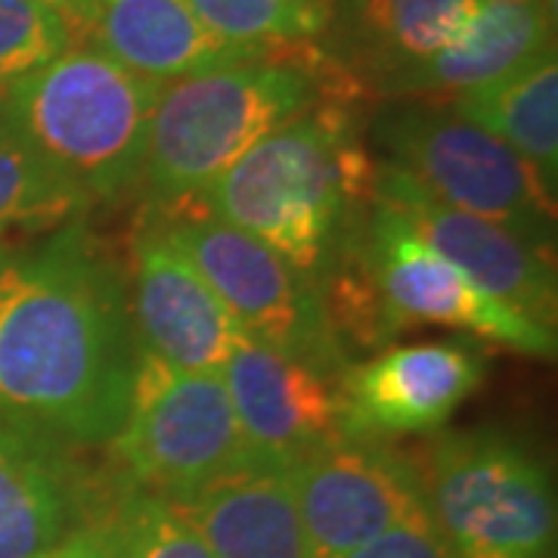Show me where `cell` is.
I'll return each instance as SVG.
<instances>
[{
  "instance_id": "obj_1",
  "label": "cell",
  "mask_w": 558,
  "mask_h": 558,
  "mask_svg": "<svg viewBox=\"0 0 558 558\" xmlns=\"http://www.w3.org/2000/svg\"><path fill=\"white\" fill-rule=\"evenodd\" d=\"M140 341L119 260L72 220L0 270V416L65 444H109Z\"/></svg>"
},
{
  "instance_id": "obj_2",
  "label": "cell",
  "mask_w": 558,
  "mask_h": 558,
  "mask_svg": "<svg viewBox=\"0 0 558 558\" xmlns=\"http://www.w3.org/2000/svg\"><path fill=\"white\" fill-rule=\"evenodd\" d=\"M373 186L376 159L360 140L354 106L326 100L258 140L202 202L319 289Z\"/></svg>"
},
{
  "instance_id": "obj_3",
  "label": "cell",
  "mask_w": 558,
  "mask_h": 558,
  "mask_svg": "<svg viewBox=\"0 0 558 558\" xmlns=\"http://www.w3.org/2000/svg\"><path fill=\"white\" fill-rule=\"evenodd\" d=\"M360 94L314 44L282 47L165 84L149 119L143 178L168 208L196 202L258 140L326 100Z\"/></svg>"
},
{
  "instance_id": "obj_4",
  "label": "cell",
  "mask_w": 558,
  "mask_h": 558,
  "mask_svg": "<svg viewBox=\"0 0 558 558\" xmlns=\"http://www.w3.org/2000/svg\"><path fill=\"white\" fill-rule=\"evenodd\" d=\"M165 84L90 44L0 87V134L87 202L119 199L143 178L149 119Z\"/></svg>"
},
{
  "instance_id": "obj_5",
  "label": "cell",
  "mask_w": 558,
  "mask_h": 558,
  "mask_svg": "<svg viewBox=\"0 0 558 558\" xmlns=\"http://www.w3.org/2000/svg\"><path fill=\"white\" fill-rule=\"evenodd\" d=\"M369 146L435 199L512 230L543 255L556 248V193L502 140L450 102L388 100L369 119Z\"/></svg>"
},
{
  "instance_id": "obj_6",
  "label": "cell",
  "mask_w": 558,
  "mask_h": 558,
  "mask_svg": "<svg viewBox=\"0 0 558 558\" xmlns=\"http://www.w3.org/2000/svg\"><path fill=\"white\" fill-rule=\"evenodd\" d=\"M425 499L438 534L459 558H553L556 494L527 447L494 432L435 440Z\"/></svg>"
},
{
  "instance_id": "obj_7",
  "label": "cell",
  "mask_w": 558,
  "mask_h": 558,
  "mask_svg": "<svg viewBox=\"0 0 558 558\" xmlns=\"http://www.w3.org/2000/svg\"><path fill=\"white\" fill-rule=\"evenodd\" d=\"M109 444L124 478L171 502L248 465L220 373H183L143 351L128 413Z\"/></svg>"
},
{
  "instance_id": "obj_8",
  "label": "cell",
  "mask_w": 558,
  "mask_h": 558,
  "mask_svg": "<svg viewBox=\"0 0 558 558\" xmlns=\"http://www.w3.org/2000/svg\"><path fill=\"white\" fill-rule=\"evenodd\" d=\"M161 227L208 279L248 339L329 379L344 376L348 354L319 289L270 245L193 208H171Z\"/></svg>"
},
{
  "instance_id": "obj_9",
  "label": "cell",
  "mask_w": 558,
  "mask_h": 558,
  "mask_svg": "<svg viewBox=\"0 0 558 558\" xmlns=\"http://www.w3.org/2000/svg\"><path fill=\"white\" fill-rule=\"evenodd\" d=\"M348 242L398 332L413 323H428L527 357H556V329H546L487 295L428 242L418 240L388 205L369 202L351 223Z\"/></svg>"
},
{
  "instance_id": "obj_10",
  "label": "cell",
  "mask_w": 558,
  "mask_h": 558,
  "mask_svg": "<svg viewBox=\"0 0 558 558\" xmlns=\"http://www.w3.org/2000/svg\"><path fill=\"white\" fill-rule=\"evenodd\" d=\"M314 558H339L428 519L425 465L388 438L344 435L286 469Z\"/></svg>"
},
{
  "instance_id": "obj_11",
  "label": "cell",
  "mask_w": 558,
  "mask_h": 558,
  "mask_svg": "<svg viewBox=\"0 0 558 558\" xmlns=\"http://www.w3.org/2000/svg\"><path fill=\"white\" fill-rule=\"evenodd\" d=\"M373 199L388 205L418 240L459 267L475 286L546 329H556L558 286L553 255L494 220L435 199L410 174L376 159Z\"/></svg>"
},
{
  "instance_id": "obj_12",
  "label": "cell",
  "mask_w": 558,
  "mask_h": 558,
  "mask_svg": "<svg viewBox=\"0 0 558 558\" xmlns=\"http://www.w3.org/2000/svg\"><path fill=\"white\" fill-rule=\"evenodd\" d=\"M248 465L289 469L348 435L341 379L242 336L220 369Z\"/></svg>"
},
{
  "instance_id": "obj_13",
  "label": "cell",
  "mask_w": 558,
  "mask_h": 558,
  "mask_svg": "<svg viewBox=\"0 0 558 558\" xmlns=\"http://www.w3.org/2000/svg\"><path fill=\"white\" fill-rule=\"evenodd\" d=\"M131 314L140 351L183 373H220L245 336L161 223L134 240Z\"/></svg>"
},
{
  "instance_id": "obj_14",
  "label": "cell",
  "mask_w": 558,
  "mask_h": 558,
  "mask_svg": "<svg viewBox=\"0 0 558 558\" xmlns=\"http://www.w3.org/2000/svg\"><path fill=\"white\" fill-rule=\"evenodd\" d=\"M487 376V360L465 341L391 348L341 376L348 435H428L447 425Z\"/></svg>"
},
{
  "instance_id": "obj_15",
  "label": "cell",
  "mask_w": 558,
  "mask_h": 558,
  "mask_svg": "<svg viewBox=\"0 0 558 558\" xmlns=\"http://www.w3.org/2000/svg\"><path fill=\"white\" fill-rule=\"evenodd\" d=\"M478 0H332L323 57L357 94L385 100L407 72L432 60Z\"/></svg>"
},
{
  "instance_id": "obj_16",
  "label": "cell",
  "mask_w": 558,
  "mask_h": 558,
  "mask_svg": "<svg viewBox=\"0 0 558 558\" xmlns=\"http://www.w3.org/2000/svg\"><path fill=\"white\" fill-rule=\"evenodd\" d=\"M94 512L72 444L0 416V558H44Z\"/></svg>"
},
{
  "instance_id": "obj_17",
  "label": "cell",
  "mask_w": 558,
  "mask_h": 558,
  "mask_svg": "<svg viewBox=\"0 0 558 558\" xmlns=\"http://www.w3.org/2000/svg\"><path fill=\"white\" fill-rule=\"evenodd\" d=\"M556 50L553 0H478L453 40L388 90V100L453 102Z\"/></svg>"
},
{
  "instance_id": "obj_18",
  "label": "cell",
  "mask_w": 558,
  "mask_h": 558,
  "mask_svg": "<svg viewBox=\"0 0 558 558\" xmlns=\"http://www.w3.org/2000/svg\"><path fill=\"white\" fill-rule=\"evenodd\" d=\"M78 44H90L128 72L159 84L264 57L215 38L190 0H100Z\"/></svg>"
},
{
  "instance_id": "obj_19",
  "label": "cell",
  "mask_w": 558,
  "mask_h": 558,
  "mask_svg": "<svg viewBox=\"0 0 558 558\" xmlns=\"http://www.w3.org/2000/svg\"><path fill=\"white\" fill-rule=\"evenodd\" d=\"M178 506L211 558H314L286 469L242 465Z\"/></svg>"
},
{
  "instance_id": "obj_20",
  "label": "cell",
  "mask_w": 558,
  "mask_h": 558,
  "mask_svg": "<svg viewBox=\"0 0 558 558\" xmlns=\"http://www.w3.org/2000/svg\"><path fill=\"white\" fill-rule=\"evenodd\" d=\"M459 116L502 140L534 168L549 193L558 183V57L543 53L531 65L450 102Z\"/></svg>"
},
{
  "instance_id": "obj_21",
  "label": "cell",
  "mask_w": 558,
  "mask_h": 558,
  "mask_svg": "<svg viewBox=\"0 0 558 558\" xmlns=\"http://www.w3.org/2000/svg\"><path fill=\"white\" fill-rule=\"evenodd\" d=\"M190 7L215 38L270 53L319 38L332 0H190Z\"/></svg>"
},
{
  "instance_id": "obj_22",
  "label": "cell",
  "mask_w": 558,
  "mask_h": 558,
  "mask_svg": "<svg viewBox=\"0 0 558 558\" xmlns=\"http://www.w3.org/2000/svg\"><path fill=\"white\" fill-rule=\"evenodd\" d=\"M90 202L0 134V233L72 223Z\"/></svg>"
},
{
  "instance_id": "obj_23",
  "label": "cell",
  "mask_w": 558,
  "mask_h": 558,
  "mask_svg": "<svg viewBox=\"0 0 558 558\" xmlns=\"http://www.w3.org/2000/svg\"><path fill=\"white\" fill-rule=\"evenodd\" d=\"M106 519L119 537L121 558H211L178 502L146 494L131 481L119 490Z\"/></svg>"
},
{
  "instance_id": "obj_24",
  "label": "cell",
  "mask_w": 558,
  "mask_h": 558,
  "mask_svg": "<svg viewBox=\"0 0 558 558\" xmlns=\"http://www.w3.org/2000/svg\"><path fill=\"white\" fill-rule=\"evenodd\" d=\"M75 44L65 22L32 0H0V87L57 60Z\"/></svg>"
},
{
  "instance_id": "obj_25",
  "label": "cell",
  "mask_w": 558,
  "mask_h": 558,
  "mask_svg": "<svg viewBox=\"0 0 558 558\" xmlns=\"http://www.w3.org/2000/svg\"><path fill=\"white\" fill-rule=\"evenodd\" d=\"M339 558H459L447 539L440 537L432 515L400 524L381 537L363 543L360 549Z\"/></svg>"
},
{
  "instance_id": "obj_26",
  "label": "cell",
  "mask_w": 558,
  "mask_h": 558,
  "mask_svg": "<svg viewBox=\"0 0 558 558\" xmlns=\"http://www.w3.org/2000/svg\"><path fill=\"white\" fill-rule=\"evenodd\" d=\"M44 558H121L112 521L102 515V519L81 524L78 531H72L53 553H47Z\"/></svg>"
},
{
  "instance_id": "obj_27",
  "label": "cell",
  "mask_w": 558,
  "mask_h": 558,
  "mask_svg": "<svg viewBox=\"0 0 558 558\" xmlns=\"http://www.w3.org/2000/svg\"><path fill=\"white\" fill-rule=\"evenodd\" d=\"M32 3H38V7H44V10L57 13V16L72 28L75 44L84 40L87 28H90V22H94V16H97V10H100V0H32Z\"/></svg>"
},
{
  "instance_id": "obj_28",
  "label": "cell",
  "mask_w": 558,
  "mask_h": 558,
  "mask_svg": "<svg viewBox=\"0 0 558 558\" xmlns=\"http://www.w3.org/2000/svg\"><path fill=\"white\" fill-rule=\"evenodd\" d=\"M10 255H13V252H10V248H3V245H0V270H3V264H7V260H10Z\"/></svg>"
},
{
  "instance_id": "obj_29",
  "label": "cell",
  "mask_w": 558,
  "mask_h": 558,
  "mask_svg": "<svg viewBox=\"0 0 558 558\" xmlns=\"http://www.w3.org/2000/svg\"><path fill=\"white\" fill-rule=\"evenodd\" d=\"M553 3H556V0H553Z\"/></svg>"
}]
</instances>
